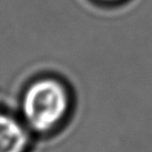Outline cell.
<instances>
[{"mask_svg": "<svg viewBox=\"0 0 152 152\" xmlns=\"http://www.w3.org/2000/svg\"><path fill=\"white\" fill-rule=\"evenodd\" d=\"M73 109L69 86L46 75L31 80L20 98V119L32 135H49L64 127Z\"/></svg>", "mask_w": 152, "mask_h": 152, "instance_id": "obj_1", "label": "cell"}, {"mask_svg": "<svg viewBox=\"0 0 152 152\" xmlns=\"http://www.w3.org/2000/svg\"><path fill=\"white\" fill-rule=\"evenodd\" d=\"M98 2H100V4H118L120 1H123V0H96Z\"/></svg>", "mask_w": 152, "mask_h": 152, "instance_id": "obj_3", "label": "cell"}, {"mask_svg": "<svg viewBox=\"0 0 152 152\" xmlns=\"http://www.w3.org/2000/svg\"><path fill=\"white\" fill-rule=\"evenodd\" d=\"M32 133L20 118L0 110V152H29Z\"/></svg>", "mask_w": 152, "mask_h": 152, "instance_id": "obj_2", "label": "cell"}]
</instances>
